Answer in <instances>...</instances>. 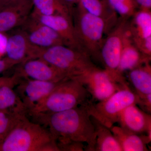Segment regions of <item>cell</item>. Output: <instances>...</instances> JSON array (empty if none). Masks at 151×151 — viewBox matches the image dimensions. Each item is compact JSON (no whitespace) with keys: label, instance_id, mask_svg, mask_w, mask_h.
<instances>
[{"label":"cell","instance_id":"cell-10","mask_svg":"<svg viewBox=\"0 0 151 151\" xmlns=\"http://www.w3.org/2000/svg\"><path fill=\"white\" fill-rule=\"evenodd\" d=\"M20 79L16 92L28 112L43 101L60 82Z\"/></svg>","mask_w":151,"mask_h":151},{"label":"cell","instance_id":"cell-6","mask_svg":"<svg viewBox=\"0 0 151 151\" xmlns=\"http://www.w3.org/2000/svg\"><path fill=\"white\" fill-rule=\"evenodd\" d=\"M139 99L137 94L128 86L121 88L97 104L88 100L84 105L90 116L111 129L118 123L122 111L130 105H137Z\"/></svg>","mask_w":151,"mask_h":151},{"label":"cell","instance_id":"cell-2","mask_svg":"<svg viewBox=\"0 0 151 151\" xmlns=\"http://www.w3.org/2000/svg\"><path fill=\"white\" fill-rule=\"evenodd\" d=\"M0 151H60L48 129L30 122L27 116L0 144Z\"/></svg>","mask_w":151,"mask_h":151},{"label":"cell","instance_id":"cell-14","mask_svg":"<svg viewBox=\"0 0 151 151\" xmlns=\"http://www.w3.org/2000/svg\"><path fill=\"white\" fill-rule=\"evenodd\" d=\"M40 49L30 42L24 32L18 29L8 37L6 54L18 64L27 60L36 58Z\"/></svg>","mask_w":151,"mask_h":151},{"label":"cell","instance_id":"cell-32","mask_svg":"<svg viewBox=\"0 0 151 151\" xmlns=\"http://www.w3.org/2000/svg\"><path fill=\"white\" fill-rule=\"evenodd\" d=\"M67 5L72 8L74 4H77L80 0H63Z\"/></svg>","mask_w":151,"mask_h":151},{"label":"cell","instance_id":"cell-22","mask_svg":"<svg viewBox=\"0 0 151 151\" xmlns=\"http://www.w3.org/2000/svg\"><path fill=\"white\" fill-rule=\"evenodd\" d=\"M14 86L6 84L0 87V111L27 114L21 99L14 90Z\"/></svg>","mask_w":151,"mask_h":151},{"label":"cell","instance_id":"cell-13","mask_svg":"<svg viewBox=\"0 0 151 151\" xmlns=\"http://www.w3.org/2000/svg\"><path fill=\"white\" fill-rule=\"evenodd\" d=\"M31 14L55 31L61 38L65 46L84 52L76 35L72 17L62 15H40L32 12Z\"/></svg>","mask_w":151,"mask_h":151},{"label":"cell","instance_id":"cell-18","mask_svg":"<svg viewBox=\"0 0 151 151\" xmlns=\"http://www.w3.org/2000/svg\"><path fill=\"white\" fill-rule=\"evenodd\" d=\"M110 129L120 144L122 151H149L143 135L130 133L117 126H113Z\"/></svg>","mask_w":151,"mask_h":151},{"label":"cell","instance_id":"cell-28","mask_svg":"<svg viewBox=\"0 0 151 151\" xmlns=\"http://www.w3.org/2000/svg\"><path fill=\"white\" fill-rule=\"evenodd\" d=\"M19 81V78L15 73L10 77H0V87L6 84H12L16 86Z\"/></svg>","mask_w":151,"mask_h":151},{"label":"cell","instance_id":"cell-21","mask_svg":"<svg viewBox=\"0 0 151 151\" xmlns=\"http://www.w3.org/2000/svg\"><path fill=\"white\" fill-rule=\"evenodd\" d=\"M32 13L42 16L62 15L71 17L72 7L63 0H32Z\"/></svg>","mask_w":151,"mask_h":151},{"label":"cell","instance_id":"cell-25","mask_svg":"<svg viewBox=\"0 0 151 151\" xmlns=\"http://www.w3.org/2000/svg\"><path fill=\"white\" fill-rule=\"evenodd\" d=\"M114 12L122 18L128 19L134 14L138 7L136 0H108Z\"/></svg>","mask_w":151,"mask_h":151},{"label":"cell","instance_id":"cell-15","mask_svg":"<svg viewBox=\"0 0 151 151\" xmlns=\"http://www.w3.org/2000/svg\"><path fill=\"white\" fill-rule=\"evenodd\" d=\"M118 123L124 130L136 134L140 135L146 133L151 138V116L137 105H132L122 111L119 116Z\"/></svg>","mask_w":151,"mask_h":151},{"label":"cell","instance_id":"cell-34","mask_svg":"<svg viewBox=\"0 0 151 151\" xmlns=\"http://www.w3.org/2000/svg\"></svg>","mask_w":151,"mask_h":151},{"label":"cell","instance_id":"cell-4","mask_svg":"<svg viewBox=\"0 0 151 151\" xmlns=\"http://www.w3.org/2000/svg\"><path fill=\"white\" fill-rule=\"evenodd\" d=\"M37 58L43 60L64 71L70 78H75L96 67L88 55L64 45L41 48Z\"/></svg>","mask_w":151,"mask_h":151},{"label":"cell","instance_id":"cell-19","mask_svg":"<svg viewBox=\"0 0 151 151\" xmlns=\"http://www.w3.org/2000/svg\"><path fill=\"white\" fill-rule=\"evenodd\" d=\"M91 119L96 134L95 151H122L111 129L93 116Z\"/></svg>","mask_w":151,"mask_h":151},{"label":"cell","instance_id":"cell-24","mask_svg":"<svg viewBox=\"0 0 151 151\" xmlns=\"http://www.w3.org/2000/svg\"><path fill=\"white\" fill-rule=\"evenodd\" d=\"M27 114L0 111V144L15 126Z\"/></svg>","mask_w":151,"mask_h":151},{"label":"cell","instance_id":"cell-7","mask_svg":"<svg viewBox=\"0 0 151 151\" xmlns=\"http://www.w3.org/2000/svg\"><path fill=\"white\" fill-rule=\"evenodd\" d=\"M127 19L121 18L103 42L100 54L105 70L114 81L124 86H129L123 76L118 72L124 35L128 27Z\"/></svg>","mask_w":151,"mask_h":151},{"label":"cell","instance_id":"cell-11","mask_svg":"<svg viewBox=\"0 0 151 151\" xmlns=\"http://www.w3.org/2000/svg\"><path fill=\"white\" fill-rule=\"evenodd\" d=\"M19 28L24 32L30 42L39 48L46 49L64 45L61 38L55 31L40 22L31 14Z\"/></svg>","mask_w":151,"mask_h":151},{"label":"cell","instance_id":"cell-1","mask_svg":"<svg viewBox=\"0 0 151 151\" xmlns=\"http://www.w3.org/2000/svg\"><path fill=\"white\" fill-rule=\"evenodd\" d=\"M33 118L48 127L57 146L78 142L87 144L84 151H95V130L84 104L67 111Z\"/></svg>","mask_w":151,"mask_h":151},{"label":"cell","instance_id":"cell-31","mask_svg":"<svg viewBox=\"0 0 151 151\" xmlns=\"http://www.w3.org/2000/svg\"><path fill=\"white\" fill-rule=\"evenodd\" d=\"M7 39L8 37L4 34V33L0 32V55H1L6 53Z\"/></svg>","mask_w":151,"mask_h":151},{"label":"cell","instance_id":"cell-12","mask_svg":"<svg viewBox=\"0 0 151 151\" xmlns=\"http://www.w3.org/2000/svg\"><path fill=\"white\" fill-rule=\"evenodd\" d=\"M32 0H20L0 6V32L19 27L32 11Z\"/></svg>","mask_w":151,"mask_h":151},{"label":"cell","instance_id":"cell-17","mask_svg":"<svg viewBox=\"0 0 151 151\" xmlns=\"http://www.w3.org/2000/svg\"><path fill=\"white\" fill-rule=\"evenodd\" d=\"M150 62L129 71L128 78L139 97L151 93V67Z\"/></svg>","mask_w":151,"mask_h":151},{"label":"cell","instance_id":"cell-26","mask_svg":"<svg viewBox=\"0 0 151 151\" xmlns=\"http://www.w3.org/2000/svg\"><path fill=\"white\" fill-rule=\"evenodd\" d=\"M60 151H83L85 150L84 143L69 142L58 146Z\"/></svg>","mask_w":151,"mask_h":151},{"label":"cell","instance_id":"cell-16","mask_svg":"<svg viewBox=\"0 0 151 151\" xmlns=\"http://www.w3.org/2000/svg\"><path fill=\"white\" fill-rule=\"evenodd\" d=\"M151 58L144 55L133 42L128 27L123 40L118 72L121 75L126 71L129 70L150 62Z\"/></svg>","mask_w":151,"mask_h":151},{"label":"cell","instance_id":"cell-23","mask_svg":"<svg viewBox=\"0 0 151 151\" xmlns=\"http://www.w3.org/2000/svg\"><path fill=\"white\" fill-rule=\"evenodd\" d=\"M77 8L102 18L108 24L116 14L109 5L108 0H80Z\"/></svg>","mask_w":151,"mask_h":151},{"label":"cell","instance_id":"cell-27","mask_svg":"<svg viewBox=\"0 0 151 151\" xmlns=\"http://www.w3.org/2000/svg\"><path fill=\"white\" fill-rule=\"evenodd\" d=\"M139 97V105L142 111L149 114L151 112V93Z\"/></svg>","mask_w":151,"mask_h":151},{"label":"cell","instance_id":"cell-3","mask_svg":"<svg viewBox=\"0 0 151 151\" xmlns=\"http://www.w3.org/2000/svg\"><path fill=\"white\" fill-rule=\"evenodd\" d=\"M89 92L75 78L60 82L40 103L27 114L35 117L62 112L78 107L88 101Z\"/></svg>","mask_w":151,"mask_h":151},{"label":"cell","instance_id":"cell-20","mask_svg":"<svg viewBox=\"0 0 151 151\" xmlns=\"http://www.w3.org/2000/svg\"><path fill=\"white\" fill-rule=\"evenodd\" d=\"M128 29L133 41L151 37V11L140 9L136 12Z\"/></svg>","mask_w":151,"mask_h":151},{"label":"cell","instance_id":"cell-8","mask_svg":"<svg viewBox=\"0 0 151 151\" xmlns=\"http://www.w3.org/2000/svg\"><path fill=\"white\" fill-rule=\"evenodd\" d=\"M73 78L80 81L93 98L99 102L107 99L121 88L127 87L114 81L106 70L97 67Z\"/></svg>","mask_w":151,"mask_h":151},{"label":"cell","instance_id":"cell-30","mask_svg":"<svg viewBox=\"0 0 151 151\" xmlns=\"http://www.w3.org/2000/svg\"><path fill=\"white\" fill-rule=\"evenodd\" d=\"M136 1L140 9L151 11V0H136Z\"/></svg>","mask_w":151,"mask_h":151},{"label":"cell","instance_id":"cell-9","mask_svg":"<svg viewBox=\"0 0 151 151\" xmlns=\"http://www.w3.org/2000/svg\"><path fill=\"white\" fill-rule=\"evenodd\" d=\"M19 65L15 73L20 78L59 82L70 78L64 71L40 58L27 60Z\"/></svg>","mask_w":151,"mask_h":151},{"label":"cell","instance_id":"cell-5","mask_svg":"<svg viewBox=\"0 0 151 151\" xmlns=\"http://www.w3.org/2000/svg\"><path fill=\"white\" fill-rule=\"evenodd\" d=\"M74 14L76 35L82 50L90 57L97 56L104 42L103 34L108 24L102 18L77 8Z\"/></svg>","mask_w":151,"mask_h":151},{"label":"cell","instance_id":"cell-29","mask_svg":"<svg viewBox=\"0 0 151 151\" xmlns=\"http://www.w3.org/2000/svg\"><path fill=\"white\" fill-rule=\"evenodd\" d=\"M17 65H18V63L9 59L7 57L0 59V73Z\"/></svg>","mask_w":151,"mask_h":151},{"label":"cell","instance_id":"cell-33","mask_svg":"<svg viewBox=\"0 0 151 151\" xmlns=\"http://www.w3.org/2000/svg\"><path fill=\"white\" fill-rule=\"evenodd\" d=\"M19 1H20V0H0V6L6 5L10 3Z\"/></svg>","mask_w":151,"mask_h":151}]
</instances>
